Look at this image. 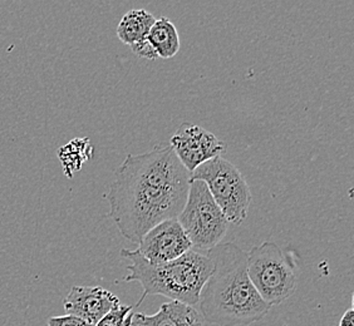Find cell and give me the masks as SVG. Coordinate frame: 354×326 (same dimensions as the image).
<instances>
[{
  "label": "cell",
  "instance_id": "cell-1",
  "mask_svg": "<svg viewBox=\"0 0 354 326\" xmlns=\"http://www.w3.org/2000/svg\"><path fill=\"white\" fill-rule=\"evenodd\" d=\"M190 184V172L170 146L127 155L109 186V216L123 238L138 244L156 224L178 218Z\"/></svg>",
  "mask_w": 354,
  "mask_h": 326
},
{
  "label": "cell",
  "instance_id": "cell-2",
  "mask_svg": "<svg viewBox=\"0 0 354 326\" xmlns=\"http://www.w3.org/2000/svg\"><path fill=\"white\" fill-rule=\"evenodd\" d=\"M204 253L214 267L200 292L201 316L218 326H246L263 319L272 306L249 279L246 252L234 242H221Z\"/></svg>",
  "mask_w": 354,
  "mask_h": 326
},
{
  "label": "cell",
  "instance_id": "cell-3",
  "mask_svg": "<svg viewBox=\"0 0 354 326\" xmlns=\"http://www.w3.org/2000/svg\"><path fill=\"white\" fill-rule=\"evenodd\" d=\"M121 256L129 261V274L123 281H136L143 294L137 306L151 295L165 296L186 305H198L200 292L212 272V261L204 252L191 249L183 256L165 264H150L137 250L123 249Z\"/></svg>",
  "mask_w": 354,
  "mask_h": 326
},
{
  "label": "cell",
  "instance_id": "cell-4",
  "mask_svg": "<svg viewBox=\"0 0 354 326\" xmlns=\"http://www.w3.org/2000/svg\"><path fill=\"white\" fill-rule=\"evenodd\" d=\"M246 269L260 298L270 306L279 305L293 295L298 286V266L292 252L266 241L246 253Z\"/></svg>",
  "mask_w": 354,
  "mask_h": 326
},
{
  "label": "cell",
  "instance_id": "cell-5",
  "mask_svg": "<svg viewBox=\"0 0 354 326\" xmlns=\"http://www.w3.org/2000/svg\"><path fill=\"white\" fill-rule=\"evenodd\" d=\"M203 181L226 220L234 224L245 221L252 204V191L235 164L218 156L200 164L191 181Z\"/></svg>",
  "mask_w": 354,
  "mask_h": 326
},
{
  "label": "cell",
  "instance_id": "cell-6",
  "mask_svg": "<svg viewBox=\"0 0 354 326\" xmlns=\"http://www.w3.org/2000/svg\"><path fill=\"white\" fill-rule=\"evenodd\" d=\"M194 250L206 252L223 242L229 221L203 181H191L187 200L177 218Z\"/></svg>",
  "mask_w": 354,
  "mask_h": 326
},
{
  "label": "cell",
  "instance_id": "cell-7",
  "mask_svg": "<svg viewBox=\"0 0 354 326\" xmlns=\"http://www.w3.org/2000/svg\"><path fill=\"white\" fill-rule=\"evenodd\" d=\"M170 147L185 169L192 173L200 164L225 152L224 143L207 129L183 123L171 137Z\"/></svg>",
  "mask_w": 354,
  "mask_h": 326
},
{
  "label": "cell",
  "instance_id": "cell-8",
  "mask_svg": "<svg viewBox=\"0 0 354 326\" xmlns=\"http://www.w3.org/2000/svg\"><path fill=\"white\" fill-rule=\"evenodd\" d=\"M192 249L177 218L156 224L138 242L136 250L147 262L157 265L183 256Z\"/></svg>",
  "mask_w": 354,
  "mask_h": 326
},
{
  "label": "cell",
  "instance_id": "cell-9",
  "mask_svg": "<svg viewBox=\"0 0 354 326\" xmlns=\"http://www.w3.org/2000/svg\"><path fill=\"white\" fill-rule=\"evenodd\" d=\"M120 304L118 298L103 287L75 286L66 296L63 306L67 315H73L95 325Z\"/></svg>",
  "mask_w": 354,
  "mask_h": 326
},
{
  "label": "cell",
  "instance_id": "cell-10",
  "mask_svg": "<svg viewBox=\"0 0 354 326\" xmlns=\"http://www.w3.org/2000/svg\"><path fill=\"white\" fill-rule=\"evenodd\" d=\"M132 326H204V318L194 306L169 301L153 315L132 314Z\"/></svg>",
  "mask_w": 354,
  "mask_h": 326
},
{
  "label": "cell",
  "instance_id": "cell-11",
  "mask_svg": "<svg viewBox=\"0 0 354 326\" xmlns=\"http://www.w3.org/2000/svg\"><path fill=\"white\" fill-rule=\"evenodd\" d=\"M155 21L156 18L145 9H131L120 21L117 27V37L120 41L131 47L132 44L147 38Z\"/></svg>",
  "mask_w": 354,
  "mask_h": 326
},
{
  "label": "cell",
  "instance_id": "cell-12",
  "mask_svg": "<svg viewBox=\"0 0 354 326\" xmlns=\"http://www.w3.org/2000/svg\"><path fill=\"white\" fill-rule=\"evenodd\" d=\"M147 39L155 48L158 58L170 59L180 50V37L175 24L166 17L158 18L151 27Z\"/></svg>",
  "mask_w": 354,
  "mask_h": 326
},
{
  "label": "cell",
  "instance_id": "cell-13",
  "mask_svg": "<svg viewBox=\"0 0 354 326\" xmlns=\"http://www.w3.org/2000/svg\"><path fill=\"white\" fill-rule=\"evenodd\" d=\"M132 306L120 305L104 315L95 326H132Z\"/></svg>",
  "mask_w": 354,
  "mask_h": 326
},
{
  "label": "cell",
  "instance_id": "cell-14",
  "mask_svg": "<svg viewBox=\"0 0 354 326\" xmlns=\"http://www.w3.org/2000/svg\"><path fill=\"white\" fill-rule=\"evenodd\" d=\"M131 49H132V52H133L137 57L143 58V59L155 61V59L158 58V55H157L155 48L151 46V43L149 41L147 38H146V39H143V41H138V43L132 44V46H131Z\"/></svg>",
  "mask_w": 354,
  "mask_h": 326
},
{
  "label": "cell",
  "instance_id": "cell-15",
  "mask_svg": "<svg viewBox=\"0 0 354 326\" xmlns=\"http://www.w3.org/2000/svg\"><path fill=\"white\" fill-rule=\"evenodd\" d=\"M48 326H95L73 315L53 316L48 319Z\"/></svg>",
  "mask_w": 354,
  "mask_h": 326
},
{
  "label": "cell",
  "instance_id": "cell-16",
  "mask_svg": "<svg viewBox=\"0 0 354 326\" xmlns=\"http://www.w3.org/2000/svg\"><path fill=\"white\" fill-rule=\"evenodd\" d=\"M339 326H354V310L352 307L343 314Z\"/></svg>",
  "mask_w": 354,
  "mask_h": 326
}]
</instances>
